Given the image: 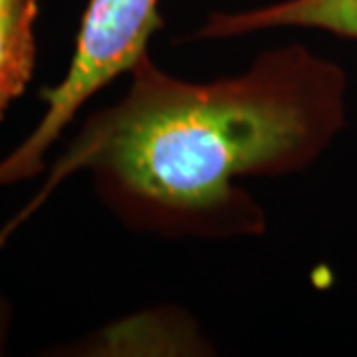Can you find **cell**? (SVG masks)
Masks as SVG:
<instances>
[{"label":"cell","mask_w":357,"mask_h":357,"mask_svg":"<svg viewBox=\"0 0 357 357\" xmlns=\"http://www.w3.org/2000/svg\"><path fill=\"white\" fill-rule=\"evenodd\" d=\"M161 0H89L76 52L66 76L54 88L42 89L46 112L38 126L13 153L0 161V185L36 177L44 155L86 103L115 77L129 74L149 40L163 28Z\"/></svg>","instance_id":"obj_2"},{"label":"cell","mask_w":357,"mask_h":357,"mask_svg":"<svg viewBox=\"0 0 357 357\" xmlns=\"http://www.w3.org/2000/svg\"><path fill=\"white\" fill-rule=\"evenodd\" d=\"M2 335H4V330H2V326H0V347H2Z\"/></svg>","instance_id":"obj_5"},{"label":"cell","mask_w":357,"mask_h":357,"mask_svg":"<svg viewBox=\"0 0 357 357\" xmlns=\"http://www.w3.org/2000/svg\"><path fill=\"white\" fill-rule=\"evenodd\" d=\"M128 76L126 96L89 117L32 204L88 169L129 229L258 236L264 211L234 181L302 173L345 128V70L302 44L262 52L246 72L213 82L171 76L149 52Z\"/></svg>","instance_id":"obj_1"},{"label":"cell","mask_w":357,"mask_h":357,"mask_svg":"<svg viewBox=\"0 0 357 357\" xmlns=\"http://www.w3.org/2000/svg\"><path fill=\"white\" fill-rule=\"evenodd\" d=\"M38 0H0V121L36 68Z\"/></svg>","instance_id":"obj_4"},{"label":"cell","mask_w":357,"mask_h":357,"mask_svg":"<svg viewBox=\"0 0 357 357\" xmlns=\"http://www.w3.org/2000/svg\"><path fill=\"white\" fill-rule=\"evenodd\" d=\"M272 28H314L357 40V0H280L244 13H213L195 38H238Z\"/></svg>","instance_id":"obj_3"}]
</instances>
